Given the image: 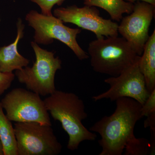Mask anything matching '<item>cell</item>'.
I'll list each match as a JSON object with an SVG mask.
<instances>
[{
  "label": "cell",
  "mask_w": 155,
  "mask_h": 155,
  "mask_svg": "<svg viewBox=\"0 0 155 155\" xmlns=\"http://www.w3.org/2000/svg\"><path fill=\"white\" fill-rule=\"evenodd\" d=\"M115 101L114 113L104 116L89 128L101 136L98 143L102 151L99 155H122L127 143L135 137L134 127L142 118V105L137 101L122 97Z\"/></svg>",
  "instance_id": "1"
},
{
  "label": "cell",
  "mask_w": 155,
  "mask_h": 155,
  "mask_svg": "<svg viewBox=\"0 0 155 155\" xmlns=\"http://www.w3.org/2000/svg\"><path fill=\"white\" fill-rule=\"evenodd\" d=\"M44 101L48 113L54 120L61 122L69 135L68 149L75 150L82 142L95 140L97 134L82 124L88 115L83 101L77 95L56 90Z\"/></svg>",
  "instance_id": "2"
},
{
  "label": "cell",
  "mask_w": 155,
  "mask_h": 155,
  "mask_svg": "<svg viewBox=\"0 0 155 155\" xmlns=\"http://www.w3.org/2000/svg\"><path fill=\"white\" fill-rule=\"evenodd\" d=\"M88 54L95 72L118 76L135 63L140 56L123 38L104 37L91 42Z\"/></svg>",
  "instance_id": "3"
},
{
  "label": "cell",
  "mask_w": 155,
  "mask_h": 155,
  "mask_svg": "<svg viewBox=\"0 0 155 155\" xmlns=\"http://www.w3.org/2000/svg\"><path fill=\"white\" fill-rule=\"evenodd\" d=\"M31 44L35 54V62L32 67L16 70L15 75L31 91L40 96L50 95L56 90L55 76L61 69L62 61L59 57L55 58L54 53L41 48L35 42Z\"/></svg>",
  "instance_id": "4"
},
{
  "label": "cell",
  "mask_w": 155,
  "mask_h": 155,
  "mask_svg": "<svg viewBox=\"0 0 155 155\" xmlns=\"http://www.w3.org/2000/svg\"><path fill=\"white\" fill-rule=\"evenodd\" d=\"M25 19L35 30L34 38L37 44L48 45L52 43L54 39L58 40L72 50L80 61L89 58L76 40L81 29L69 28L53 15L46 16L34 10L26 14Z\"/></svg>",
  "instance_id": "5"
},
{
  "label": "cell",
  "mask_w": 155,
  "mask_h": 155,
  "mask_svg": "<svg viewBox=\"0 0 155 155\" xmlns=\"http://www.w3.org/2000/svg\"><path fill=\"white\" fill-rule=\"evenodd\" d=\"M18 155H58L62 146L51 125L38 122H15Z\"/></svg>",
  "instance_id": "6"
},
{
  "label": "cell",
  "mask_w": 155,
  "mask_h": 155,
  "mask_svg": "<svg viewBox=\"0 0 155 155\" xmlns=\"http://www.w3.org/2000/svg\"><path fill=\"white\" fill-rule=\"evenodd\" d=\"M6 116L15 122H34L51 125L44 101L40 96L22 88L13 89L1 100Z\"/></svg>",
  "instance_id": "7"
},
{
  "label": "cell",
  "mask_w": 155,
  "mask_h": 155,
  "mask_svg": "<svg viewBox=\"0 0 155 155\" xmlns=\"http://www.w3.org/2000/svg\"><path fill=\"white\" fill-rule=\"evenodd\" d=\"M140 58V56L134 64L118 76L105 79L104 82L110 85V89L93 97V100L96 102L106 99L114 101L120 98L129 97L142 106L150 93L147 89L144 77L139 68Z\"/></svg>",
  "instance_id": "8"
},
{
  "label": "cell",
  "mask_w": 155,
  "mask_h": 155,
  "mask_svg": "<svg viewBox=\"0 0 155 155\" xmlns=\"http://www.w3.org/2000/svg\"><path fill=\"white\" fill-rule=\"evenodd\" d=\"M54 15L63 22L72 23L93 32L97 38L117 36L119 35L117 22L101 17L99 11L95 7L84 5L79 8L73 5L67 8L61 7L54 10Z\"/></svg>",
  "instance_id": "9"
},
{
  "label": "cell",
  "mask_w": 155,
  "mask_h": 155,
  "mask_svg": "<svg viewBox=\"0 0 155 155\" xmlns=\"http://www.w3.org/2000/svg\"><path fill=\"white\" fill-rule=\"evenodd\" d=\"M155 6L144 2H136L132 12L123 17L118 25V33L140 56L150 37L149 31L154 16Z\"/></svg>",
  "instance_id": "10"
},
{
  "label": "cell",
  "mask_w": 155,
  "mask_h": 155,
  "mask_svg": "<svg viewBox=\"0 0 155 155\" xmlns=\"http://www.w3.org/2000/svg\"><path fill=\"white\" fill-rule=\"evenodd\" d=\"M17 35L13 43L0 48V72L12 73L28 66L29 60L21 55L18 51V44L24 36L25 25L22 19L18 18L17 23Z\"/></svg>",
  "instance_id": "11"
},
{
  "label": "cell",
  "mask_w": 155,
  "mask_h": 155,
  "mask_svg": "<svg viewBox=\"0 0 155 155\" xmlns=\"http://www.w3.org/2000/svg\"><path fill=\"white\" fill-rule=\"evenodd\" d=\"M142 56L139 61V68L144 77L150 93L155 89V30L145 45Z\"/></svg>",
  "instance_id": "12"
},
{
  "label": "cell",
  "mask_w": 155,
  "mask_h": 155,
  "mask_svg": "<svg viewBox=\"0 0 155 155\" xmlns=\"http://www.w3.org/2000/svg\"><path fill=\"white\" fill-rule=\"evenodd\" d=\"M84 5L98 7L107 11L111 19L120 22L123 15L130 14L133 11L134 4L124 0H84Z\"/></svg>",
  "instance_id": "13"
},
{
  "label": "cell",
  "mask_w": 155,
  "mask_h": 155,
  "mask_svg": "<svg viewBox=\"0 0 155 155\" xmlns=\"http://www.w3.org/2000/svg\"><path fill=\"white\" fill-rule=\"evenodd\" d=\"M0 140L4 155H18L14 127L6 116L0 101Z\"/></svg>",
  "instance_id": "14"
},
{
  "label": "cell",
  "mask_w": 155,
  "mask_h": 155,
  "mask_svg": "<svg viewBox=\"0 0 155 155\" xmlns=\"http://www.w3.org/2000/svg\"><path fill=\"white\" fill-rule=\"evenodd\" d=\"M124 150L125 155H150V143L147 139L134 137L127 143Z\"/></svg>",
  "instance_id": "15"
},
{
  "label": "cell",
  "mask_w": 155,
  "mask_h": 155,
  "mask_svg": "<svg viewBox=\"0 0 155 155\" xmlns=\"http://www.w3.org/2000/svg\"><path fill=\"white\" fill-rule=\"evenodd\" d=\"M38 5L41 9V14L46 16H52V9L55 5L61 6L66 0H29Z\"/></svg>",
  "instance_id": "16"
},
{
  "label": "cell",
  "mask_w": 155,
  "mask_h": 155,
  "mask_svg": "<svg viewBox=\"0 0 155 155\" xmlns=\"http://www.w3.org/2000/svg\"><path fill=\"white\" fill-rule=\"evenodd\" d=\"M155 112V89L150 94L141 108V116L147 117Z\"/></svg>",
  "instance_id": "17"
},
{
  "label": "cell",
  "mask_w": 155,
  "mask_h": 155,
  "mask_svg": "<svg viewBox=\"0 0 155 155\" xmlns=\"http://www.w3.org/2000/svg\"><path fill=\"white\" fill-rule=\"evenodd\" d=\"M15 75L12 73L0 72V96L11 87Z\"/></svg>",
  "instance_id": "18"
},
{
  "label": "cell",
  "mask_w": 155,
  "mask_h": 155,
  "mask_svg": "<svg viewBox=\"0 0 155 155\" xmlns=\"http://www.w3.org/2000/svg\"><path fill=\"white\" fill-rule=\"evenodd\" d=\"M147 117V119L144 121V127H150L151 131L155 132V112L152 113Z\"/></svg>",
  "instance_id": "19"
},
{
  "label": "cell",
  "mask_w": 155,
  "mask_h": 155,
  "mask_svg": "<svg viewBox=\"0 0 155 155\" xmlns=\"http://www.w3.org/2000/svg\"><path fill=\"white\" fill-rule=\"evenodd\" d=\"M125 2H128L132 3H135L136 2L140 1V2H145L148 3L151 5L155 6V0H124Z\"/></svg>",
  "instance_id": "20"
},
{
  "label": "cell",
  "mask_w": 155,
  "mask_h": 155,
  "mask_svg": "<svg viewBox=\"0 0 155 155\" xmlns=\"http://www.w3.org/2000/svg\"><path fill=\"white\" fill-rule=\"evenodd\" d=\"M0 155H4L1 140H0Z\"/></svg>",
  "instance_id": "21"
},
{
  "label": "cell",
  "mask_w": 155,
  "mask_h": 155,
  "mask_svg": "<svg viewBox=\"0 0 155 155\" xmlns=\"http://www.w3.org/2000/svg\"><path fill=\"white\" fill-rule=\"evenodd\" d=\"M0 22H1V17H0Z\"/></svg>",
  "instance_id": "22"
}]
</instances>
